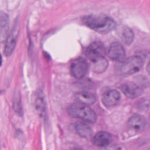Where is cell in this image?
Returning a JSON list of instances; mask_svg holds the SVG:
<instances>
[{
  "label": "cell",
  "mask_w": 150,
  "mask_h": 150,
  "mask_svg": "<svg viewBox=\"0 0 150 150\" xmlns=\"http://www.w3.org/2000/svg\"><path fill=\"white\" fill-rule=\"evenodd\" d=\"M82 21L87 26L101 34L108 33L116 27L115 22L104 15H87L84 16Z\"/></svg>",
  "instance_id": "6da1fadb"
},
{
  "label": "cell",
  "mask_w": 150,
  "mask_h": 150,
  "mask_svg": "<svg viewBox=\"0 0 150 150\" xmlns=\"http://www.w3.org/2000/svg\"><path fill=\"white\" fill-rule=\"evenodd\" d=\"M68 114L73 118L81 119L87 122L94 123L97 120V115L88 105L77 103L67 107Z\"/></svg>",
  "instance_id": "7a4b0ae2"
},
{
  "label": "cell",
  "mask_w": 150,
  "mask_h": 150,
  "mask_svg": "<svg viewBox=\"0 0 150 150\" xmlns=\"http://www.w3.org/2000/svg\"><path fill=\"white\" fill-rule=\"evenodd\" d=\"M143 66V60L138 56H133L125 60L121 66V73L124 76L133 74L141 70Z\"/></svg>",
  "instance_id": "3957f363"
},
{
  "label": "cell",
  "mask_w": 150,
  "mask_h": 150,
  "mask_svg": "<svg viewBox=\"0 0 150 150\" xmlns=\"http://www.w3.org/2000/svg\"><path fill=\"white\" fill-rule=\"evenodd\" d=\"M88 64L83 58H78L74 60L70 66L71 75L76 79H80L84 77L88 72Z\"/></svg>",
  "instance_id": "277c9868"
},
{
  "label": "cell",
  "mask_w": 150,
  "mask_h": 150,
  "mask_svg": "<svg viewBox=\"0 0 150 150\" xmlns=\"http://www.w3.org/2000/svg\"><path fill=\"white\" fill-rule=\"evenodd\" d=\"M86 55L91 62L104 57V47L99 42H94L90 44L86 50Z\"/></svg>",
  "instance_id": "5b68a950"
},
{
  "label": "cell",
  "mask_w": 150,
  "mask_h": 150,
  "mask_svg": "<svg viewBox=\"0 0 150 150\" xmlns=\"http://www.w3.org/2000/svg\"><path fill=\"white\" fill-rule=\"evenodd\" d=\"M127 126L130 130L135 132H139L145 128L146 120L142 115H134L128 120Z\"/></svg>",
  "instance_id": "8992f818"
},
{
  "label": "cell",
  "mask_w": 150,
  "mask_h": 150,
  "mask_svg": "<svg viewBox=\"0 0 150 150\" xmlns=\"http://www.w3.org/2000/svg\"><path fill=\"white\" fill-rule=\"evenodd\" d=\"M108 57L115 61L121 62L125 56V52L122 46L117 42L111 44L108 50Z\"/></svg>",
  "instance_id": "52a82bcc"
},
{
  "label": "cell",
  "mask_w": 150,
  "mask_h": 150,
  "mask_svg": "<svg viewBox=\"0 0 150 150\" xmlns=\"http://www.w3.org/2000/svg\"><path fill=\"white\" fill-rule=\"evenodd\" d=\"M120 90L125 96L130 98H135L142 94V89L132 83H125L120 87Z\"/></svg>",
  "instance_id": "ba28073f"
},
{
  "label": "cell",
  "mask_w": 150,
  "mask_h": 150,
  "mask_svg": "<svg viewBox=\"0 0 150 150\" xmlns=\"http://www.w3.org/2000/svg\"><path fill=\"white\" fill-rule=\"evenodd\" d=\"M121 98V94L116 90H110L103 95L102 102L106 107H111L116 105Z\"/></svg>",
  "instance_id": "9c48e42d"
},
{
  "label": "cell",
  "mask_w": 150,
  "mask_h": 150,
  "mask_svg": "<svg viewBox=\"0 0 150 150\" xmlns=\"http://www.w3.org/2000/svg\"><path fill=\"white\" fill-rule=\"evenodd\" d=\"M18 35V28H13L5 42L4 48V54L5 56H9L12 53L16 43Z\"/></svg>",
  "instance_id": "30bf717a"
},
{
  "label": "cell",
  "mask_w": 150,
  "mask_h": 150,
  "mask_svg": "<svg viewBox=\"0 0 150 150\" xmlns=\"http://www.w3.org/2000/svg\"><path fill=\"white\" fill-rule=\"evenodd\" d=\"M112 141L110 133L106 131H100L93 138L92 142L97 146L105 147L108 146Z\"/></svg>",
  "instance_id": "8fae6325"
},
{
  "label": "cell",
  "mask_w": 150,
  "mask_h": 150,
  "mask_svg": "<svg viewBox=\"0 0 150 150\" xmlns=\"http://www.w3.org/2000/svg\"><path fill=\"white\" fill-rule=\"evenodd\" d=\"M74 97L79 103L87 105H92L96 101L95 96L88 91L77 92L75 94Z\"/></svg>",
  "instance_id": "7c38bea8"
},
{
  "label": "cell",
  "mask_w": 150,
  "mask_h": 150,
  "mask_svg": "<svg viewBox=\"0 0 150 150\" xmlns=\"http://www.w3.org/2000/svg\"><path fill=\"white\" fill-rule=\"evenodd\" d=\"M35 105L38 114L41 116L44 115L46 112V106L45 97L43 92L41 90H38L36 93L35 98Z\"/></svg>",
  "instance_id": "4fadbf2b"
},
{
  "label": "cell",
  "mask_w": 150,
  "mask_h": 150,
  "mask_svg": "<svg viewBox=\"0 0 150 150\" xmlns=\"http://www.w3.org/2000/svg\"><path fill=\"white\" fill-rule=\"evenodd\" d=\"M74 128L77 134L84 138H89L93 134L91 128L83 122H76L74 125Z\"/></svg>",
  "instance_id": "5bb4252c"
},
{
  "label": "cell",
  "mask_w": 150,
  "mask_h": 150,
  "mask_svg": "<svg viewBox=\"0 0 150 150\" xmlns=\"http://www.w3.org/2000/svg\"><path fill=\"white\" fill-rule=\"evenodd\" d=\"M91 67L92 70L97 73L104 71L108 67V61L105 57L91 62Z\"/></svg>",
  "instance_id": "9a60e30c"
},
{
  "label": "cell",
  "mask_w": 150,
  "mask_h": 150,
  "mask_svg": "<svg viewBox=\"0 0 150 150\" xmlns=\"http://www.w3.org/2000/svg\"><path fill=\"white\" fill-rule=\"evenodd\" d=\"M122 40L123 42L129 45L132 43L134 39V33L132 31L127 27H125L123 29L122 31Z\"/></svg>",
  "instance_id": "2e32d148"
},
{
  "label": "cell",
  "mask_w": 150,
  "mask_h": 150,
  "mask_svg": "<svg viewBox=\"0 0 150 150\" xmlns=\"http://www.w3.org/2000/svg\"><path fill=\"white\" fill-rule=\"evenodd\" d=\"M13 107L14 110L18 113L19 115H22L23 111H22V107L21 105V96L19 95V93H17V94H15L13 97Z\"/></svg>",
  "instance_id": "e0dca14e"
},
{
  "label": "cell",
  "mask_w": 150,
  "mask_h": 150,
  "mask_svg": "<svg viewBox=\"0 0 150 150\" xmlns=\"http://www.w3.org/2000/svg\"><path fill=\"white\" fill-rule=\"evenodd\" d=\"M8 16L6 13L1 12V37H2L3 34L6 33L8 27Z\"/></svg>",
  "instance_id": "ac0fdd59"
},
{
  "label": "cell",
  "mask_w": 150,
  "mask_h": 150,
  "mask_svg": "<svg viewBox=\"0 0 150 150\" xmlns=\"http://www.w3.org/2000/svg\"><path fill=\"white\" fill-rule=\"evenodd\" d=\"M146 71L148 72V73L150 75V61L148 63V65H147V67H146Z\"/></svg>",
  "instance_id": "d6986e66"
},
{
  "label": "cell",
  "mask_w": 150,
  "mask_h": 150,
  "mask_svg": "<svg viewBox=\"0 0 150 150\" xmlns=\"http://www.w3.org/2000/svg\"><path fill=\"white\" fill-rule=\"evenodd\" d=\"M73 150H81L80 149H73Z\"/></svg>",
  "instance_id": "ffe728a7"
}]
</instances>
